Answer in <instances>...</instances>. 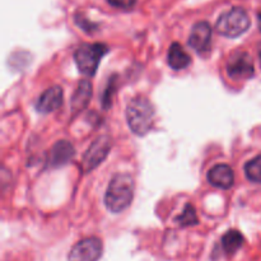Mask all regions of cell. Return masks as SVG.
<instances>
[{
	"mask_svg": "<svg viewBox=\"0 0 261 261\" xmlns=\"http://www.w3.org/2000/svg\"><path fill=\"white\" fill-rule=\"evenodd\" d=\"M154 119V107L149 99L138 96L129 102L126 107V120L130 130L134 134L143 137L153 126Z\"/></svg>",
	"mask_w": 261,
	"mask_h": 261,
	"instance_id": "2",
	"label": "cell"
},
{
	"mask_svg": "<svg viewBox=\"0 0 261 261\" xmlns=\"http://www.w3.org/2000/svg\"><path fill=\"white\" fill-rule=\"evenodd\" d=\"M189 45L200 55L211 51L212 27L208 22H198L194 25L189 37Z\"/></svg>",
	"mask_w": 261,
	"mask_h": 261,
	"instance_id": "8",
	"label": "cell"
},
{
	"mask_svg": "<svg viewBox=\"0 0 261 261\" xmlns=\"http://www.w3.org/2000/svg\"><path fill=\"white\" fill-rule=\"evenodd\" d=\"M257 20H259V30L261 31V12H259V14H257Z\"/></svg>",
	"mask_w": 261,
	"mask_h": 261,
	"instance_id": "19",
	"label": "cell"
},
{
	"mask_svg": "<svg viewBox=\"0 0 261 261\" xmlns=\"http://www.w3.org/2000/svg\"><path fill=\"white\" fill-rule=\"evenodd\" d=\"M103 246L97 237H88L71 247L68 261H98L101 259Z\"/></svg>",
	"mask_w": 261,
	"mask_h": 261,
	"instance_id": "6",
	"label": "cell"
},
{
	"mask_svg": "<svg viewBox=\"0 0 261 261\" xmlns=\"http://www.w3.org/2000/svg\"><path fill=\"white\" fill-rule=\"evenodd\" d=\"M107 2L110 5L119 9H132L137 4V0H107Z\"/></svg>",
	"mask_w": 261,
	"mask_h": 261,
	"instance_id": "18",
	"label": "cell"
},
{
	"mask_svg": "<svg viewBox=\"0 0 261 261\" xmlns=\"http://www.w3.org/2000/svg\"><path fill=\"white\" fill-rule=\"evenodd\" d=\"M245 239L242 233L237 229H229L227 233L223 234L222 237V246H223L224 252L227 255H234L244 245Z\"/></svg>",
	"mask_w": 261,
	"mask_h": 261,
	"instance_id": "14",
	"label": "cell"
},
{
	"mask_svg": "<svg viewBox=\"0 0 261 261\" xmlns=\"http://www.w3.org/2000/svg\"><path fill=\"white\" fill-rule=\"evenodd\" d=\"M109 53V46L105 43H84L74 53V60L79 71L86 76H93L98 69L101 59Z\"/></svg>",
	"mask_w": 261,
	"mask_h": 261,
	"instance_id": "4",
	"label": "cell"
},
{
	"mask_svg": "<svg viewBox=\"0 0 261 261\" xmlns=\"http://www.w3.org/2000/svg\"><path fill=\"white\" fill-rule=\"evenodd\" d=\"M227 73L234 81H246L254 76L255 68L251 56L245 51H236L227 61Z\"/></svg>",
	"mask_w": 261,
	"mask_h": 261,
	"instance_id": "5",
	"label": "cell"
},
{
	"mask_svg": "<svg viewBox=\"0 0 261 261\" xmlns=\"http://www.w3.org/2000/svg\"><path fill=\"white\" fill-rule=\"evenodd\" d=\"M116 75L111 76L109 81V84H107L106 89H105V93L102 96L101 103L103 106L105 110H109L110 107L112 106V96H114L115 91H116Z\"/></svg>",
	"mask_w": 261,
	"mask_h": 261,
	"instance_id": "17",
	"label": "cell"
},
{
	"mask_svg": "<svg viewBox=\"0 0 261 261\" xmlns=\"http://www.w3.org/2000/svg\"><path fill=\"white\" fill-rule=\"evenodd\" d=\"M135 184L129 173H116L110 181L105 195V205L112 213H121L129 208L134 198Z\"/></svg>",
	"mask_w": 261,
	"mask_h": 261,
	"instance_id": "1",
	"label": "cell"
},
{
	"mask_svg": "<svg viewBox=\"0 0 261 261\" xmlns=\"http://www.w3.org/2000/svg\"><path fill=\"white\" fill-rule=\"evenodd\" d=\"M111 150V139L109 137H99L89 145L88 150L86 152L82 162V168L84 172L94 170L98 167Z\"/></svg>",
	"mask_w": 261,
	"mask_h": 261,
	"instance_id": "7",
	"label": "cell"
},
{
	"mask_svg": "<svg viewBox=\"0 0 261 261\" xmlns=\"http://www.w3.org/2000/svg\"><path fill=\"white\" fill-rule=\"evenodd\" d=\"M251 25L249 14L242 8H232L224 12L218 18L216 24V30L219 35L226 36L229 38H236L244 35Z\"/></svg>",
	"mask_w": 261,
	"mask_h": 261,
	"instance_id": "3",
	"label": "cell"
},
{
	"mask_svg": "<svg viewBox=\"0 0 261 261\" xmlns=\"http://www.w3.org/2000/svg\"><path fill=\"white\" fill-rule=\"evenodd\" d=\"M257 54H259V58H260V61H261V42L259 43V47H257Z\"/></svg>",
	"mask_w": 261,
	"mask_h": 261,
	"instance_id": "20",
	"label": "cell"
},
{
	"mask_svg": "<svg viewBox=\"0 0 261 261\" xmlns=\"http://www.w3.org/2000/svg\"><path fill=\"white\" fill-rule=\"evenodd\" d=\"M245 175L251 182H261V155L252 158L245 165Z\"/></svg>",
	"mask_w": 261,
	"mask_h": 261,
	"instance_id": "15",
	"label": "cell"
},
{
	"mask_svg": "<svg viewBox=\"0 0 261 261\" xmlns=\"http://www.w3.org/2000/svg\"><path fill=\"white\" fill-rule=\"evenodd\" d=\"M191 64V58L178 42H173L168 50V65L173 70H182Z\"/></svg>",
	"mask_w": 261,
	"mask_h": 261,
	"instance_id": "13",
	"label": "cell"
},
{
	"mask_svg": "<svg viewBox=\"0 0 261 261\" xmlns=\"http://www.w3.org/2000/svg\"><path fill=\"white\" fill-rule=\"evenodd\" d=\"M177 222L180 223V226L182 227H189V226H195L199 223L198 214H196L195 208H194L191 204H186L185 208H184L182 213L177 217Z\"/></svg>",
	"mask_w": 261,
	"mask_h": 261,
	"instance_id": "16",
	"label": "cell"
},
{
	"mask_svg": "<svg viewBox=\"0 0 261 261\" xmlns=\"http://www.w3.org/2000/svg\"><path fill=\"white\" fill-rule=\"evenodd\" d=\"M75 155V150L71 143L68 140H59L51 148L50 157H48V165L54 168L63 167L68 165Z\"/></svg>",
	"mask_w": 261,
	"mask_h": 261,
	"instance_id": "10",
	"label": "cell"
},
{
	"mask_svg": "<svg viewBox=\"0 0 261 261\" xmlns=\"http://www.w3.org/2000/svg\"><path fill=\"white\" fill-rule=\"evenodd\" d=\"M92 97V84L89 81H82L79 82L78 87H76L75 92L73 94V98H71L70 107L71 111L74 115L79 114L82 110L86 109V106L88 105L89 99Z\"/></svg>",
	"mask_w": 261,
	"mask_h": 261,
	"instance_id": "12",
	"label": "cell"
},
{
	"mask_svg": "<svg viewBox=\"0 0 261 261\" xmlns=\"http://www.w3.org/2000/svg\"><path fill=\"white\" fill-rule=\"evenodd\" d=\"M63 97L64 92L61 87H50L40 96L37 103H36V110L41 114H50L63 105Z\"/></svg>",
	"mask_w": 261,
	"mask_h": 261,
	"instance_id": "9",
	"label": "cell"
},
{
	"mask_svg": "<svg viewBox=\"0 0 261 261\" xmlns=\"http://www.w3.org/2000/svg\"><path fill=\"white\" fill-rule=\"evenodd\" d=\"M208 181L214 188L231 189L234 184V175L232 168L228 165H217L208 172Z\"/></svg>",
	"mask_w": 261,
	"mask_h": 261,
	"instance_id": "11",
	"label": "cell"
}]
</instances>
